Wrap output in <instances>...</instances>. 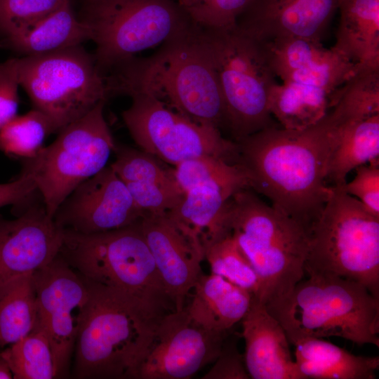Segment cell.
I'll use <instances>...</instances> for the list:
<instances>
[{
    "mask_svg": "<svg viewBox=\"0 0 379 379\" xmlns=\"http://www.w3.org/2000/svg\"><path fill=\"white\" fill-rule=\"evenodd\" d=\"M143 215L109 166L78 185L61 203L53 219L62 230L93 234L133 225Z\"/></svg>",
    "mask_w": 379,
    "mask_h": 379,
    "instance_id": "obj_15",
    "label": "cell"
},
{
    "mask_svg": "<svg viewBox=\"0 0 379 379\" xmlns=\"http://www.w3.org/2000/svg\"><path fill=\"white\" fill-rule=\"evenodd\" d=\"M13 375L6 361L0 354V379H11Z\"/></svg>",
    "mask_w": 379,
    "mask_h": 379,
    "instance_id": "obj_41",
    "label": "cell"
},
{
    "mask_svg": "<svg viewBox=\"0 0 379 379\" xmlns=\"http://www.w3.org/2000/svg\"><path fill=\"white\" fill-rule=\"evenodd\" d=\"M332 47L358 65L379 67V0H340Z\"/></svg>",
    "mask_w": 379,
    "mask_h": 379,
    "instance_id": "obj_25",
    "label": "cell"
},
{
    "mask_svg": "<svg viewBox=\"0 0 379 379\" xmlns=\"http://www.w3.org/2000/svg\"><path fill=\"white\" fill-rule=\"evenodd\" d=\"M62 230L45 206L32 205L14 220L0 216V284L34 272L59 253Z\"/></svg>",
    "mask_w": 379,
    "mask_h": 379,
    "instance_id": "obj_17",
    "label": "cell"
},
{
    "mask_svg": "<svg viewBox=\"0 0 379 379\" xmlns=\"http://www.w3.org/2000/svg\"><path fill=\"white\" fill-rule=\"evenodd\" d=\"M80 19L91 31L104 76L195 25L176 0H85Z\"/></svg>",
    "mask_w": 379,
    "mask_h": 379,
    "instance_id": "obj_9",
    "label": "cell"
},
{
    "mask_svg": "<svg viewBox=\"0 0 379 379\" xmlns=\"http://www.w3.org/2000/svg\"><path fill=\"white\" fill-rule=\"evenodd\" d=\"M105 101L58 132L50 145L25 159L23 171L33 178L48 216L66 197L107 164L116 144L105 121Z\"/></svg>",
    "mask_w": 379,
    "mask_h": 379,
    "instance_id": "obj_11",
    "label": "cell"
},
{
    "mask_svg": "<svg viewBox=\"0 0 379 379\" xmlns=\"http://www.w3.org/2000/svg\"><path fill=\"white\" fill-rule=\"evenodd\" d=\"M266 307L293 345L307 338L339 337L379 347V298L358 282L310 274L286 298Z\"/></svg>",
    "mask_w": 379,
    "mask_h": 379,
    "instance_id": "obj_5",
    "label": "cell"
},
{
    "mask_svg": "<svg viewBox=\"0 0 379 379\" xmlns=\"http://www.w3.org/2000/svg\"><path fill=\"white\" fill-rule=\"evenodd\" d=\"M4 36L11 48L31 56L79 46L91 39V33L77 18L67 0L48 15Z\"/></svg>",
    "mask_w": 379,
    "mask_h": 379,
    "instance_id": "obj_22",
    "label": "cell"
},
{
    "mask_svg": "<svg viewBox=\"0 0 379 379\" xmlns=\"http://www.w3.org/2000/svg\"><path fill=\"white\" fill-rule=\"evenodd\" d=\"M203 379H248L244 357L234 345H225L214 361L213 366L203 377Z\"/></svg>",
    "mask_w": 379,
    "mask_h": 379,
    "instance_id": "obj_39",
    "label": "cell"
},
{
    "mask_svg": "<svg viewBox=\"0 0 379 379\" xmlns=\"http://www.w3.org/2000/svg\"><path fill=\"white\" fill-rule=\"evenodd\" d=\"M15 379L57 378L55 356L49 338L39 320L26 336L0 352Z\"/></svg>",
    "mask_w": 379,
    "mask_h": 379,
    "instance_id": "obj_29",
    "label": "cell"
},
{
    "mask_svg": "<svg viewBox=\"0 0 379 379\" xmlns=\"http://www.w3.org/2000/svg\"><path fill=\"white\" fill-rule=\"evenodd\" d=\"M251 0H176L191 21L201 29H226L237 25Z\"/></svg>",
    "mask_w": 379,
    "mask_h": 379,
    "instance_id": "obj_34",
    "label": "cell"
},
{
    "mask_svg": "<svg viewBox=\"0 0 379 379\" xmlns=\"http://www.w3.org/2000/svg\"><path fill=\"white\" fill-rule=\"evenodd\" d=\"M331 112L336 124L337 140L329 159L326 182L330 186H339L353 169L368 162L378 166L379 114L341 120Z\"/></svg>",
    "mask_w": 379,
    "mask_h": 379,
    "instance_id": "obj_26",
    "label": "cell"
},
{
    "mask_svg": "<svg viewBox=\"0 0 379 379\" xmlns=\"http://www.w3.org/2000/svg\"><path fill=\"white\" fill-rule=\"evenodd\" d=\"M201 32L224 102L225 128L232 140L237 142L276 126L269 108L276 77L260 43L237 25L226 29H201Z\"/></svg>",
    "mask_w": 379,
    "mask_h": 379,
    "instance_id": "obj_8",
    "label": "cell"
},
{
    "mask_svg": "<svg viewBox=\"0 0 379 379\" xmlns=\"http://www.w3.org/2000/svg\"><path fill=\"white\" fill-rule=\"evenodd\" d=\"M340 0H251L237 27L260 42L281 38L321 41Z\"/></svg>",
    "mask_w": 379,
    "mask_h": 379,
    "instance_id": "obj_16",
    "label": "cell"
},
{
    "mask_svg": "<svg viewBox=\"0 0 379 379\" xmlns=\"http://www.w3.org/2000/svg\"><path fill=\"white\" fill-rule=\"evenodd\" d=\"M33 272L0 284V347L28 335L38 320V303Z\"/></svg>",
    "mask_w": 379,
    "mask_h": 379,
    "instance_id": "obj_28",
    "label": "cell"
},
{
    "mask_svg": "<svg viewBox=\"0 0 379 379\" xmlns=\"http://www.w3.org/2000/svg\"><path fill=\"white\" fill-rule=\"evenodd\" d=\"M241 187L209 182L184 193L167 217L204 259L208 248L227 232L225 211L228 201Z\"/></svg>",
    "mask_w": 379,
    "mask_h": 379,
    "instance_id": "obj_20",
    "label": "cell"
},
{
    "mask_svg": "<svg viewBox=\"0 0 379 379\" xmlns=\"http://www.w3.org/2000/svg\"><path fill=\"white\" fill-rule=\"evenodd\" d=\"M85 281L88 298L75 343L73 375L82 379H137L160 321L169 312Z\"/></svg>",
    "mask_w": 379,
    "mask_h": 379,
    "instance_id": "obj_3",
    "label": "cell"
},
{
    "mask_svg": "<svg viewBox=\"0 0 379 379\" xmlns=\"http://www.w3.org/2000/svg\"><path fill=\"white\" fill-rule=\"evenodd\" d=\"M225 334L193 321L184 308L161 319L137 379H186L217 359Z\"/></svg>",
    "mask_w": 379,
    "mask_h": 379,
    "instance_id": "obj_14",
    "label": "cell"
},
{
    "mask_svg": "<svg viewBox=\"0 0 379 379\" xmlns=\"http://www.w3.org/2000/svg\"><path fill=\"white\" fill-rule=\"evenodd\" d=\"M139 222L93 234L62 230L58 253L86 280L175 311Z\"/></svg>",
    "mask_w": 379,
    "mask_h": 379,
    "instance_id": "obj_7",
    "label": "cell"
},
{
    "mask_svg": "<svg viewBox=\"0 0 379 379\" xmlns=\"http://www.w3.org/2000/svg\"><path fill=\"white\" fill-rule=\"evenodd\" d=\"M172 173L185 193L199 185L218 182L249 188L247 178L238 164L213 156H201L173 166Z\"/></svg>",
    "mask_w": 379,
    "mask_h": 379,
    "instance_id": "obj_32",
    "label": "cell"
},
{
    "mask_svg": "<svg viewBox=\"0 0 379 379\" xmlns=\"http://www.w3.org/2000/svg\"><path fill=\"white\" fill-rule=\"evenodd\" d=\"M67 0H0V32L4 36L57 9Z\"/></svg>",
    "mask_w": 379,
    "mask_h": 379,
    "instance_id": "obj_35",
    "label": "cell"
},
{
    "mask_svg": "<svg viewBox=\"0 0 379 379\" xmlns=\"http://www.w3.org/2000/svg\"><path fill=\"white\" fill-rule=\"evenodd\" d=\"M192 290L190 303L185 307L190 319L208 331L222 334L241 321L253 298L245 289L213 273L201 274Z\"/></svg>",
    "mask_w": 379,
    "mask_h": 379,
    "instance_id": "obj_21",
    "label": "cell"
},
{
    "mask_svg": "<svg viewBox=\"0 0 379 379\" xmlns=\"http://www.w3.org/2000/svg\"><path fill=\"white\" fill-rule=\"evenodd\" d=\"M309 232L305 270L358 282L379 298V217L335 187Z\"/></svg>",
    "mask_w": 379,
    "mask_h": 379,
    "instance_id": "obj_6",
    "label": "cell"
},
{
    "mask_svg": "<svg viewBox=\"0 0 379 379\" xmlns=\"http://www.w3.org/2000/svg\"><path fill=\"white\" fill-rule=\"evenodd\" d=\"M204 258L211 273L219 275L255 297L259 280L250 261L236 239L227 231L206 250Z\"/></svg>",
    "mask_w": 379,
    "mask_h": 379,
    "instance_id": "obj_31",
    "label": "cell"
},
{
    "mask_svg": "<svg viewBox=\"0 0 379 379\" xmlns=\"http://www.w3.org/2000/svg\"><path fill=\"white\" fill-rule=\"evenodd\" d=\"M17 67L20 85L34 108L45 114L58 132L109 96L94 56L81 45L17 58Z\"/></svg>",
    "mask_w": 379,
    "mask_h": 379,
    "instance_id": "obj_10",
    "label": "cell"
},
{
    "mask_svg": "<svg viewBox=\"0 0 379 379\" xmlns=\"http://www.w3.org/2000/svg\"><path fill=\"white\" fill-rule=\"evenodd\" d=\"M54 132L52 121L34 108L16 116L0 129V150L24 159L32 158L41 149L46 137Z\"/></svg>",
    "mask_w": 379,
    "mask_h": 379,
    "instance_id": "obj_30",
    "label": "cell"
},
{
    "mask_svg": "<svg viewBox=\"0 0 379 379\" xmlns=\"http://www.w3.org/2000/svg\"><path fill=\"white\" fill-rule=\"evenodd\" d=\"M135 204L145 214H165L181 200L184 192L176 181L168 183L126 184Z\"/></svg>",
    "mask_w": 379,
    "mask_h": 379,
    "instance_id": "obj_36",
    "label": "cell"
},
{
    "mask_svg": "<svg viewBox=\"0 0 379 379\" xmlns=\"http://www.w3.org/2000/svg\"><path fill=\"white\" fill-rule=\"evenodd\" d=\"M32 275L39 321L51 341L57 378H66L88 298V285L59 253Z\"/></svg>",
    "mask_w": 379,
    "mask_h": 379,
    "instance_id": "obj_13",
    "label": "cell"
},
{
    "mask_svg": "<svg viewBox=\"0 0 379 379\" xmlns=\"http://www.w3.org/2000/svg\"><path fill=\"white\" fill-rule=\"evenodd\" d=\"M268 65L283 82L305 83L323 76L333 67L339 53L321 41L281 38L260 42Z\"/></svg>",
    "mask_w": 379,
    "mask_h": 379,
    "instance_id": "obj_23",
    "label": "cell"
},
{
    "mask_svg": "<svg viewBox=\"0 0 379 379\" xmlns=\"http://www.w3.org/2000/svg\"><path fill=\"white\" fill-rule=\"evenodd\" d=\"M340 89L329 91L298 83L277 82L270 93V111L281 127L303 129L317 124L334 107Z\"/></svg>",
    "mask_w": 379,
    "mask_h": 379,
    "instance_id": "obj_27",
    "label": "cell"
},
{
    "mask_svg": "<svg viewBox=\"0 0 379 379\" xmlns=\"http://www.w3.org/2000/svg\"><path fill=\"white\" fill-rule=\"evenodd\" d=\"M130 97L131 104L122 118L142 151L173 166L201 156L237 164V144L225 138L219 129L194 122L150 95Z\"/></svg>",
    "mask_w": 379,
    "mask_h": 379,
    "instance_id": "obj_12",
    "label": "cell"
},
{
    "mask_svg": "<svg viewBox=\"0 0 379 379\" xmlns=\"http://www.w3.org/2000/svg\"><path fill=\"white\" fill-rule=\"evenodd\" d=\"M225 226L257 274L259 290L254 298L260 302L268 306L284 299L303 279L308 231L253 190L244 188L232 196Z\"/></svg>",
    "mask_w": 379,
    "mask_h": 379,
    "instance_id": "obj_4",
    "label": "cell"
},
{
    "mask_svg": "<svg viewBox=\"0 0 379 379\" xmlns=\"http://www.w3.org/2000/svg\"><path fill=\"white\" fill-rule=\"evenodd\" d=\"M139 225L175 311L185 307L204 258L166 214H145Z\"/></svg>",
    "mask_w": 379,
    "mask_h": 379,
    "instance_id": "obj_18",
    "label": "cell"
},
{
    "mask_svg": "<svg viewBox=\"0 0 379 379\" xmlns=\"http://www.w3.org/2000/svg\"><path fill=\"white\" fill-rule=\"evenodd\" d=\"M20 86L17 58L0 63V129L17 116Z\"/></svg>",
    "mask_w": 379,
    "mask_h": 379,
    "instance_id": "obj_38",
    "label": "cell"
},
{
    "mask_svg": "<svg viewBox=\"0 0 379 379\" xmlns=\"http://www.w3.org/2000/svg\"><path fill=\"white\" fill-rule=\"evenodd\" d=\"M114 152L116 159L110 166L125 185L175 181L172 169L162 168L154 157L142 150L116 145Z\"/></svg>",
    "mask_w": 379,
    "mask_h": 379,
    "instance_id": "obj_33",
    "label": "cell"
},
{
    "mask_svg": "<svg viewBox=\"0 0 379 379\" xmlns=\"http://www.w3.org/2000/svg\"><path fill=\"white\" fill-rule=\"evenodd\" d=\"M105 79L109 95H150L194 122L225 128L215 70L197 25L163 43L152 55L120 65Z\"/></svg>",
    "mask_w": 379,
    "mask_h": 379,
    "instance_id": "obj_2",
    "label": "cell"
},
{
    "mask_svg": "<svg viewBox=\"0 0 379 379\" xmlns=\"http://www.w3.org/2000/svg\"><path fill=\"white\" fill-rule=\"evenodd\" d=\"M36 191L37 189L33 178L22 170L18 179L0 184V207L24 204Z\"/></svg>",
    "mask_w": 379,
    "mask_h": 379,
    "instance_id": "obj_40",
    "label": "cell"
},
{
    "mask_svg": "<svg viewBox=\"0 0 379 379\" xmlns=\"http://www.w3.org/2000/svg\"><path fill=\"white\" fill-rule=\"evenodd\" d=\"M241 322L244 359L251 378L305 379L291 356L284 329L265 304L253 297Z\"/></svg>",
    "mask_w": 379,
    "mask_h": 379,
    "instance_id": "obj_19",
    "label": "cell"
},
{
    "mask_svg": "<svg viewBox=\"0 0 379 379\" xmlns=\"http://www.w3.org/2000/svg\"><path fill=\"white\" fill-rule=\"evenodd\" d=\"M295 362L305 379H374L378 357L354 355L321 338H307L293 344Z\"/></svg>",
    "mask_w": 379,
    "mask_h": 379,
    "instance_id": "obj_24",
    "label": "cell"
},
{
    "mask_svg": "<svg viewBox=\"0 0 379 379\" xmlns=\"http://www.w3.org/2000/svg\"><path fill=\"white\" fill-rule=\"evenodd\" d=\"M329 111L300 130L274 126L237 142L238 164L248 187L307 231L321 214L332 190L326 182L328 162L337 140Z\"/></svg>",
    "mask_w": 379,
    "mask_h": 379,
    "instance_id": "obj_1",
    "label": "cell"
},
{
    "mask_svg": "<svg viewBox=\"0 0 379 379\" xmlns=\"http://www.w3.org/2000/svg\"><path fill=\"white\" fill-rule=\"evenodd\" d=\"M355 169L356 175L352 181L333 187L356 197L369 212L379 217V167L364 164Z\"/></svg>",
    "mask_w": 379,
    "mask_h": 379,
    "instance_id": "obj_37",
    "label": "cell"
}]
</instances>
